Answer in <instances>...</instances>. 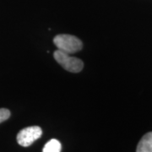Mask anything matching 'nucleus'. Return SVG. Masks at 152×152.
I'll return each instance as SVG.
<instances>
[{"mask_svg": "<svg viewBox=\"0 0 152 152\" xmlns=\"http://www.w3.org/2000/svg\"><path fill=\"white\" fill-rule=\"evenodd\" d=\"M53 42L58 50L69 54L80 51L83 47L82 42L78 37L68 34H60L53 38Z\"/></svg>", "mask_w": 152, "mask_h": 152, "instance_id": "f257e3e1", "label": "nucleus"}, {"mask_svg": "<svg viewBox=\"0 0 152 152\" xmlns=\"http://www.w3.org/2000/svg\"><path fill=\"white\" fill-rule=\"evenodd\" d=\"M42 134V130L38 126H31L25 128L19 132L16 140L18 144L23 147L31 145Z\"/></svg>", "mask_w": 152, "mask_h": 152, "instance_id": "7ed1b4c3", "label": "nucleus"}, {"mask_svg": "<svg viewBox=\"0 0 152 152\" xmlns=\"http://www.w3.org/2000/svg\"><path fill=\"white\" fill-rule=\"evenodd\" d=\"M10 117V112L9 109L0 108V124L9 119Z\"/></svg>", "mask_w": 152, "mask_h": 152, "instance_id": "423d86ee", "label": "nucleus"}, {"mask_svg": "<svg viewBox=\"0 0 152 152\" xmlns=\"http://www.w3.org/2000/svg\"><path fill=\"white\" fill-rule=\"evenodd\" d=\"M53 57L60 65L69 72L79 73L83 69V61L77 58L72 57L69 53H66L60 50H56L53 53Z\"/></svg>", "mask_w": 152, "mask_h": 152, "instance_id": "f03ea898", "label": "nucleus"}, {"mask_svg": "<svg viewBox=\"0 0 152 152\" xmlns=\"http://www.w3.org/2000/svg\"><path fill=\"white\" fill-rule=\"evenodd\" d=\"M136 152H152V132L143 136L138 144Z\"/></svg>", "mask_w": 152, "mask_h": 152, "instance_id": "20e7f679", "label": "nucleus"}, {"mask_svg": "<svg viewBox=\"0 0 152 152\" xmlns=\"http://www.w3.org/2000/svg\"><path fill=\"white\" fill-rule=\"evenodd\" d=\"M62 146L60 142L58 140L53 139L45 145L42 152H60Z\"/></svg>", "mask_w": 152, "mask_h": 152, "instance_id": "39448f33", "label": "nucleus"}]
</instances>
